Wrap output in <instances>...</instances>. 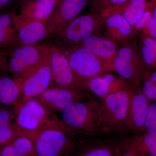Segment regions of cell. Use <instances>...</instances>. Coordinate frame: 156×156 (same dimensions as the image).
Masks as SVG:
<instances>
[{
  "label": "cell",
  "instance_id": "6da1fadb",
  "mask_svg": "<svg viewBox=\"0 0 156 156\" xmlns=\"http://www.w3.org/2000/svg\"><path fill=\"white\" fill-rule=\"evenodd\" d=\"M102 100L95 98L71 104L62 112V128L76 141L101 135Z\"/></svg>",
  "mask_w": 156,
  "mask_h": 156
},
{
  "label": "cell",
  "instance_id": "7a4b0ae2",
  "mask_svg": "<svg viewBox=\"0 0 156 156\" xmlns=\"http://www.w3.org/2000/svg\"><path fill=\"white\" fill-rule=\"evenodd\" d=\"M21 134L30 136L48 128L61 127L60 119L48 111L37 98L14 106Z\"/></svg>",
  "mask_w": 156,
  "mask_h": 156
},
{
  "label": "cell",
  "instance_id": "3957f363",
  "mask_svg": "<svg viewBox=\"0 0 156 156\" xmlns=\"http://www.w3.org/2000/svg\"><path fill=\"white\" fill-rule=\"evenodd\" d=\"M105 20L98 13L78 16L53 34L54 44L62 48L79 45L105 28Z\"/></svg>",
  "mask_w": 156,
  "mask_h": 156
},
{
  "label": "cell",
  "instance_id": "277c9868",
  "mask_svg": "<svg viewBox=\"0 0 156 156\" xmlns=\"http://www.w3.org/2000/svg\"><path fill=\"white\" fill-rule=\"evenodd\" d=\"M62 49L73 73L76 84L82 92L89 93L87 84L92 78L113 72L108 66L80 45Z\"/></svg>",
  "mask_w": 156,
  "mask_h": 156
},
{
  "label": "cell",
  "instance_id": "5b68a950",
  "mask_svg": "<svg viewBox=\"0 0 156 156\" xmlns=\"http://www.w3.org/2000/svg\"><path fill=\"white\" fill-rule=\"evenodd\" d=\"M134 89L113 93L102 100L101 135L128 132V110L130 96Z\"/></svg>",
  "mask_w": 156,
  "mask_h": 156
},
{
  "label": "cell",
  "instance_id": "8992f818",
  "mask_svg": "<svg viewBox=\"0 0 156 156\" xmlns=\"http://www.w3.org/2000/svg\"><path fill=\"white\" fill-rule=\"evenodd\" d=\"M114 72L134 90L140 85L149 69L143 60L136 39L119 49L114 62Z\"/></svg>",
  "mask_w": 156,
  "mask_h": 156
},
{
  "label": "cell",
  "instance_id": "52a82bcc",
  "mask_svg": "<svg viewBox=\"0 0 156 156\" xmlns=\"http://www.w3.org/2000/svg\"><path fill=\"white\" fill-rule=\"evenodd\" d=\"M48 43L20 45L8 51L10 72L20 85L38 67L48 50Z\"/></svg>",
  "mask_w": 156,
  "mask_h": 156
},
{
  "label": "cell",
  "instance_id": "ba28073f",
  "mask_svg": "<svg viewBox=\"0 0 156 156\" xmlns=\"http://www.w3.org/2000/svg\"><path fill=\"white\" fill-rule=\"evenodd\" d=\"M28 136L37 156H70L77 145L61 127L48 128Z\"/></svg>",
  "mask_w": 156,
  "mask_h": 156
},
{
  "label": "cell",
  "instance_id": "9c48e42d",
  "mask_svg": "<svg viewBox=\"0 0 156 156\" xmlns=\"http://www.w3.org/2000/svg\"><path fill=\"white\" fill-rule=\"evenodd\" d=\"M52 81L48 48V52L38 67L20 85V98L16 105L21 104L31 98L38 97L50 87Z\"/></svg>",
  "mask_w": 156,
  "mask_h": 156
},
{
  "label": "cell",
  "instance_id": "30bf717a",
  "mask_svg": "<svg viewBox=\"0 0 156 156\" xmlns=\"http://www.w3.org/2000/svg\"><path fill=\"white\" fill-rule=\"evenodd\" d=\"M90 93L64 89L56 86L50 87L36 98L47 110L55 114L62 112L71 104L93 98Z\"/></svg>",
  "mask_w": 156,
  "mask_h": 156
},
{
  "label": "cell",
  "instance_id": "8fae6325",
  "mask_svg": "<svg viewBox=\"0 0 156 156\" xmlns=\"http://www.w3.org/2000/svg\"><path fill=\"white\" fill-rule=\"evenodd\" d=\"M48 45L52 80L56 86L82 92L76 84L73 73L64 50L54 43H48Z\"/></svg>",
  "mask_w": 156,
  "mask_h": 156
},
{
  "label": "cell",
  "instance_id": "7c38bea8",
  "mask_svg": "<svg viewBox=\"0 0 156 156\" xmlns=\"http://www.w3.org/2000/svg\"><path fill=\"white\" fill-rule=\"evenodd\" d=\"M13 24L20 45H36L50 34L47 24L14 12Z\"/></svg>",
  "mask_w": 156,
  "mask_h": 156
},
{
  "label": "cell",
  "instance_id": "4fadbf2b",
  "mask_svg": "<svg viewBox=\"0 0 156 156\" xmlns=\"http://www.w3.org/2000/svg\"><path fill=\"white\" fill-rule=\"evenodd\" d=\"M118 137H97L77 141L75 149L70 156H117Z\"/></svg>",
  "mask_w": 156,
  "mask_h": 156
},
{
  "label": "cell",
  "instance_id": "5bb4252c",
  "mask_svg": "<svg viewBox=\"0 0 156 156\" xmlns=\"http://www.w3.org/2000/svg\"><path fill=\"white\" fill-rule=\"evenodd\" d=\"M151 101L140 89L133 90L130 96L127 128L133 134L143 133Z\"/></svg>",
  "mask_w": 156,
  "mask_h": 156
},
{
  "label": "cell",
  "instance_id": "9a60e30c",
  "mask_svg": "<svg viewBox=\"0 0 156 156\" xmlns=\"http://www.w3.org/2000/svg\"><path fill=\"white\" fill-rule=\"evenodd\" d=\"M89 0H61L47 22L50 34L66 25L77 17Z\"/></svg>",
  "mask_w": 156,
  "mask_h": 156
},
{
  "label": "cell",
  "instance_id": "2e32d148",
  "mask_svg": "<svg viewBox=\"0 0 156 156\" xmlns=\"http://www.w3.org/2000/svg\"><path fill=\"white\" fill-rule=\"evenodd\" d=\"M87 89L96 97L103 98L113 93L132 89L124 78L108 72L91 79L87 84Z\"/></svg>",
  "mask_w": 156,
  "mask_h": 156
},
{
  "label": "cell",
  "instance_id": "e0dca14e",
  "mask_svg": "<svg viewBox=\"0 0 156 156\" xmlns=\"http://www.w3.org/2000/svg\"><path fill=\"white\" fill-rule=\"evenodd\" d=\"M80 45L89 50L114 72V62L119 49L118 45L111 39L95 35L85 39Z\"/></svg>",
  "mask_w": 156,
  "mask_h": 156
},
{
  "label": "cell",
  "instance_id": "ac0fdd59",
  "mask_svg": "<svg viewBox=\"0 0 156 156\" xmlns=\"http://www.w3.org/2000/svg\"><path fill=\"white\" fill-rule=\"evenodd\" d=\"M105 28L106 37L117 45L124 46L136 39L133 28L122 14H113L106 18Z\"/></svg>",
  "mask_w": 156,
  "mask_h": 156
},
{
  "label": "cell",
  "instance_id": "d6986e66",
  "mask_svg": "<svg viewBox=\"0 0 156 156\" xmlns=\"http://www.w3.org/2000/svg\"><path fill=\"white\" fill-rule=\"evenodd\" d=\"M61 0H21L19 14L46 23Z\"/></svg>",
  "mask_w": 156,
  "mask_h": 156
},
{
  "label": "cell",
  "instance_id": "ffe728a7",
  "mask_svg": "<svg viewBox=\"0 0 156 156\" xmlns=\"http://www.w3.org/2000/svg\"><path fill=\"white\" fill-rule=\"evenodd\" d=\"M120 146L142 156H156V134L141 133L118 138Z\"/></svg>",
  "mask_w": 156,
  "mask_h": 156
},
{
  "label": "cell",
  "instance_id": "44dd1931",
  "mask_svg": "<svg viewBox=\"0 0 156 156\" xmlns=\"http://www.w3.org/2000/svg\"><path fill=\"white\" fill-rule=\"evenodd\" d=\"M147 4V0H129L123 4L109 7L101 14L105 19L113 14H122L133 29L136 21L145 12Z\"/></svg>",
  "mask_w": 156,
  "mask_h": 156
},
{
  "label": "cell",
  "instance_id": "7402d4cb",
  "mask_svg": "<svg viewBox=\"0 0 156 156\" xmlns=\"http://www.w3.org/2000/svg\"><path fill=\"white\" fill-rule=\"evenodd\" d=\"M21 135L14 106L0 107V147Z\"/></svg>",
  "mask_w": 156,
  "mask_h": 156
},
{
  "label": "cell",
  "instance_id": "603a6c76",
  "mask_svg": "<svg viewBox=\"0 0 156 156\" xmlns=\"http://www.w3.org/2000/svg\"><path fill=\"white\" fill-rule=\"evenodd\" d=\"M14 12L0 14V48L9 51L20 45L13 22Z\"/></svg>",
  "mask_w": 156,
  "mask_h": 156
},
{
  "label": "cell",
  "instance_id": "cb8c5ba5",
  "mask_svg": "<svg viewBox=\"0 0 156 156\" xmlns=\"http://www.w3.org/2000/svg\"><path fill=\"white\" fill-rule=\"evenodd\" d=\"M19 85L8 73L0 76V107L14 106L19 101Z\"/></svg>",
  "mask_w": 156,
  "mask_h": 156
},
{
  "label": "cell",
  "instance_id": "d4e9b609",
  "mask_svg": "<svg viewBox=\"0 0 156 156\" xmlns=\"http://www.w3.org/2000/svg\"><path fill=\"white\" fill-rule=\"evenodd\" d=\"M1 156H37L32 140L25 135L1 147Z\"/></svg>",
  "mask_w": 156,
  "mask_h": 156
},
{
  "label": "cell",
  "instance_id": "484cf974",
  "mask_svg": "<svg viewBox=\"0 0 156 156\" xmlns=\"http://www.w3.org/2000/svg\"><path fill=\"white\" fill-rule=\"evenodd\" d=\"M145 65L149 69L156 71V40L140 34L138 44Z\"/></svg>",
  "mask_w": 156,
  "mask_h": 156
},
{
  "label": "cell",
  "instance_id": "4316f807",
  "mask_svg": "<svg viewBox=\"0 0 156 156\" xmlns=\"http://www.w3.org/2000/svg\"><path fill=\"white\" fill-rule=\"evenodd\" d=\"M140 89L150 101H156V71L149 70Z\"/></svg>",
  "mask_w": 156,
  "mask_h": 156
},
{
  "label": "cell",
  "instance_id": "83f0119b",
  "mask_svg": "<svg viewBox=\"0 0 156 156\" xmlns=\"http://www.w3.org/2000/svg\"><path fill=\"white\" fill-rule=\"evenodd\" d=\"M143 133L156 134V101L150 104Z\"/></svg>",
  "mask_w": 156,
  "mask_h": 156
},
{
  "label": "cell",
  "instance_id": "f1b7e54d",
  "mask_svg": "<svg viewBox=\"0 0 156 156\" xmlns=\"http://www.w3.org/2000/svg\"><path fill=\"white\" fill-rule=\"evenodd\" d=\"M129 0H92L91 11L92 13L101 14L105 9L111 6L120 5Z\"/></svg>",
  "mask_w": 156,
  "mask_h": 156
},
{
  "label": "cell",
  "instance_id": "f546056e",
  "mask_svg": "<svg viewBox=\"0 0 156 156\" xmlns=\"http://www.w3.org/2000/svg\"><path fill=\"white\" fill-rule=\"evenodd\" d=\"M153 17L152 14V3L148 2L147 7L145 12L141 17L136 21L134 25L133 30L135 36L136 37L145 27L151 18Z\"/></svg>",
  "mask_w": 156,
  "mask_h": 156
},
{
  "label": "cell",
  "instance_id": "4dcf8cb0",
  "mask_svg": "<svg viewBox=\"0 0 156 156\" xmlns=\"http://www.w3.org/2000/svg\"><path fill=\"white\" fill-rule=\"evenodd\" d=\"M141 34L147 36L156 40V22L153 17L141 31Z\"/></svg>",
  "mask_w": 156,
  "mask_h": 156
},
{
  "label": "cell",
  "instance_id": "1f68e13d",
  "mask_svg": "<svg viewBox=\"0 0 156 156\" xmlns=\"http://www.w3.org/2000/svg\"><path fill=\"white\" fill-rule=\"evenodd\" d=\"M8 55H0V76L10 72Z\"/></svg>",
  "mask_w": 156,
  "mask_h": 156
},
{
  "label": "cell",
  "instance_id": "d6a6232c",
  "mask_svg": "<svg viewBox=\"0 0 156 156\" xmlns=\"http://www.w3.org/2000/svg\"><path fill=\"white\" fill-rule=\"evenodd\" d=\"M13 1V0H0V12Z\"/></svg>",
  "mask_w": 156,
  "mask_h": 156
},
{
  "label": "cell",
  "instance_id": "836d02e7",
  "mask_svg": "<svg viewBox=\"0 0 156 156\" xmlns=\"http://www.w3.org/2000/svg\"><path fill=\"white\" fill-rule=\"evenodd\" d=\"M152 3V14L154 19L156 22V0H151Z\"/></svg>",
  "mask_w": 156,
  "mask_h": 156
},
{
  "label": "cell",
  "instance_id": "e575fe53",
  "mask_svg": "<svg viewBox=\"0 0 156 156\" xmlns=\"http://www.w3.org/2000/svg\"><path fill=\"white\" fill-rule=\"evenodd\" d=\"M0 55H8V51L0 48Z\"/></svg>",
  "mask_w": 156,
  "mask_h": 156
},
{
  "label": "cell",
  "instance_id": "d590c367",
  "mask_svg": "<svg viewBox=\"0 0 156 156\" xmlns=\"http://www.w3.org/2000/svg\"><path fill=\"white\" fill-rule=\"evenodd\" d=\"M0 156H1V147H0Z\"/></svg>",
  "mask_w": 156,
  "mask_h": 156
}]
</instances>
